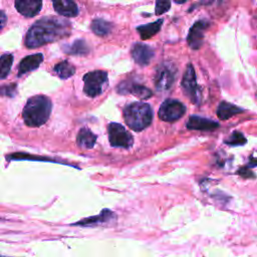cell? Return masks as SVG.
I'll return each instance as SVG.
<instances>
[{
    "instance_id": "6da1fadb",
    "label": "cell",
    "mask_w": 257,
    "mask_h": 257,
    "mask_svg": "<svg viewBox=\"0 0 257 257\" xmlns=\"http://www.w3.org/2000/svg\"><path fill=\"white\" fill-rule=\"evenodd\" d=\"M69 33V22L55 17H44L30 27L25 37V45L28 48H36L61 39Z\"/></svg>"
},
{
    "instance_id": "7a4b0ae2",
    "label": "cell",
    "mask_w": 257,
    "mask_h": 257,
    "mask_svg": "<svg viewBox=\"0 0 257 257\" xmlns=\"http://www.w3.org/2000/svg\"><path fill=\"white\" fill-rule=\"evenodd\" d=\"M52 108L51 100L42 94L30 97L22 112V116L26 125L37 127L44 124L50 116Z\"/></svg>"
},
{
    "instance_id": "3957f363",
    "label": "cell",
    "mask_w": 257,
    "mask_h": 257,
    "mask_svg": "<svg viewBox=\"0 0 257 257\" xmlns=\"http://www.w3.org/2000/svg\"><path fill=\"white\" fill-rule=\"evenodd\" d=\"M123 118L128 127L141 132L152 123L153 109L146 102H132L123 108Z\"/></svg>"
},
{
    "instance_id": "277c9868",
    "label": "cell",
    "mask_w": 257,
    "mask_h": 257,
    "mask_svg": "<svg viewBox=\"0 0 257 257\" xmlns=\"http://www.w3.org/2000/svg\"><path fill=\"white\" fill-rule=\"evenodd\" d=\"M107 72L104 70H93L83 76V91L90 97L97 96L102 93L107 85Z\"/></svg>"
},
{
    "instance_id": "5b68a950",
    "label": "cell",
    "mask_w": 257,
    "mask_h": 257,
    "mask_svg": "<svg viewBox=\"0 0 257 257\" xmlns=\"http://www.w3.org/2000/svg\"><path fill=\"white\" fill-rule=\"evenodd\" d=\"M178 73L177 67L171 62L161 63L156 70L154 76L155 87L158 91H167L169 90L176 80Z\"/></svg>"
},
{
    "instance_id": "8992f818",
    "label": "cell",
    "mask_w": 257,
    "mask_h": 257,
    "mask_svg": "<svg viewBox=\"0 0 257 257\" xmlns=\"http://www.w3.org/2000/svg\"><path fill=\"white\" fill-rule=\"evenodd\" d=\"M182 88L184 93L190 98V100L194 103H200L201 100V91L200 87L197 83L196 72L193 65L190 63L187 65V68L184 72L182 82Z\"/></svg>"
},
{
    "instance_id": "52a82bcc",
    "label": "cell",
    "mask_w": 257,
    "mask_h": 257,
    "mask_svg": "<svg viewBox=\"0 0 257 257\" xmlns=\"http://www.w3.org/2000/svg\"><path fill=\"white\" fill-rule=\"evenodd\" d=\"M108 140L112 147L128 149L134 144L133 136L119 123L110 122L107 126Z\"/></svg>"
},
{
    "instance_id": "ba28073f",
    "label": "cell",
    "mask_w": 257,
    "mask_h": 257,
    "mask_svg": "<svg viewBox=\"0 0 257 257\" xmlns=\"http://www.w3.org/2000/svg\"><path fill=\"white\" fill-rule=\"evenodd\" d=\"M186 112V106L183 102L177 99H166L160 109L159 117L164 121H175L181 118Z\"/></svg>"
},
{
    "instance_id": "9c48e42d",
    "label": "cell",
    "mask_w": 257,
    "mask_h": 257,
    "mask_svg": "<svg viewBox=\"0 0 257 257\" xmlns=\"http://www.w3.org/2000/svg\"><path fill=\"white\" fill-rule=\"evenodd\" d=\"M117 92L122 93V94L132 93L135 96L139 97L140 99H148L153 95V91L150 88H148L147 86H145L141 83L128 81V80H125L118 84Z\"/></svg>"
},
{
    "instance_id": "30bf717a",
    "label": "cell",
    "mask_w": 257,
    "mask_h": 257,
    "mask_svg": "<svg viewBox=\"0 0 257 257\" xmlns=\"http://www.w3.org/2000/svg\"><path fill=\"white\" fill-rule=\"evenodd\" d=\"M208 26L209 23L207 21L199 20L191 27L187 37V41L192 49H199L201 47L204 40V33Z\"/></svg>"
},
{
    "instance_id": "8fae6325",
    "label": "cell",
    "mask_w": 257,
    "mask_h": 257,
    "mask_svg": "<svg viewBox=\"0 0 257 257\" xmlns=\"http://www.w3.org/2000/svg\"><path fill=\"white\" fill-rule=\"evenodd\" d=\"M131 52H132V56H133L134 60L142 66L148 65L151 62V60L155 54L152 47H150L149 45L143 44V43L134 44Z\"/></svg>"
},
{
    "instance_id": "7c38bea8",
    "label": "cell",
    "mask_w": 257,
    "mask_h": 257,
    "mask_svg": "<svg viewBox=\"0 0 257 257\" xmlns=\"http://www.w3.org/2000/svg\"><path fill=\"white\" fill-rule=\"evenodd\" d=\"M15 8L25 17H34L42 8V0H15Z\"/></svg>"
},
{
    "instance_id": "4fadbf2b",
    "label": "cell",
    "mask_w": 257,
    "mask_h": 257,
    "mask_svg": "<svg viewBox=\"0 0 257 257\" xmlns=\"http://www.w3.org/2000/svg\"><path fill=\"white\" fill-rule=\"evenodd\" d=\"M187 127L195 131L212 132L219 127V123L213 119L199 115H191L187 121Z\"/></svg>"
},
{
    "instance_id": "5bb4252c",
    "label": "cell",
    "mask_w": 257,
    "mask_h": 257,
    "mask_svg": "<svg viewBox=\"0 0 257 257\" xmlns=\"http://www.w3.org/2000/svg\"><path fill=\"white\" fill-rule=\"evenodd\" d=\"M112 220H115V214L105 209V210H102L99 215L83 219L73 225L74 226H99V225L111 224Z\"/></svg>"
},
{
    "instance_id": "9a60e30c",
    "label": "cell",
    "mask_w": 257,
    "mask_h": 257,
    "mask_svg": "<svg viewBox=\"0 0 257 257\" xmlns=\"http://www.w3.org/2000/svg\"><path fill=\"white\" fill-rule=\"evenodd\" d=\"M54 10L64 17H75L78 8L73 0H51Z\"/></svg>"
},
{
    "instance_id": "2e32d148",
    "label": "cell",
    "mask_w": 257,
    "mask_h": 257,
    "mask_svg": "<svg viewBox=\"0 0 257 257\" xmlns=\"http://www.w3.org/2000/svg\"><path fill=\"white\" fill-rule=\"evenodd\" d=\"M43 61V55L41 53L31 54L24 57L18 66V74L22 75L29 71H32L39 67L40 63Z\"/></svg>"
},
{
    "instance_id": "e0dca14e",
    "label": "cell",
    "mask_w": 257,
    "mask_h": 257,
    "mask_svg": "<svg viewBox=\"0 0 257 257\" xmlns=\"http://www.w3.org/2000/svg\"><path fill=\"white\" fill-rule=\"evenodd\" d=\"M95 142L96 136L90 130L86 127H82L79 130L76 137V143L78 147L82 149H91L93 148Z\"/></svg>"
},
{
    "instance_id": "ac0fdd59",
    "label": "cell",
    "mask_w": 257,
    "mask_h": 257,
    "mask_svg": "<svg viewBox=\"0 0 257 257\" xmlns=\"http://www.w3.org/2000/svg\"><path fill=\"white\" fill-rule=\"evenodd\" d=\"M242 111H244V109H242L241 107L227 101H222L220 102L216 113L220 119H228L235 114L241 113Z\"/></svg>"
},
{
    "instance_id": "d6986e66",
    "label": "cell",
    "mask_w": 257,
    "mask_h": 257,
    "mask_svg": "<svg viewBox=\"0 0 257 257\" xmlns=\"http://www.w3.org/2000/svg\"><path fill=\"white\" fill-rule=\"evenodd\" d=\"M162 24H163V19H159L153 23H149V24H146V25H142V26H139L137 28L138 32L140 33V36L143 40H146V39H149L151 38L152 36L156 35L161 27H162Z\"/></svg>"
},
{
    "instance_id": "ffe728a7",
    "label": "cell",
    "mask_w": 257,
    "mask_h": 257,
    "mask_svg": "<svg viewBox=\"0 0 257 257\" xmlns=\"http://www.w3.org/2000/svg\"><path fill=\"white\" fill-rule=\"evenodd\" d=\"M63 51L73 55H84L88 53L89 48L83 39H76L71 44L63 46Z\"/></svg>"
},
{
    "instance_id": "44dd1931",
    "label": "cell",
    "mask_w": 257,
    "mask_h": 257,
    "mask_svg": "<svg viewBox=\"0 0 257 257\" xmlns=\"http://www.w3.org/2000/svg\"><path fill=\"white\" fill-rule=\"evenodd\" d=\"M90 28L94 34H96L98 36H105L110 32L112 25H111V23H109L106 20L97 18L91 22Z\"/></svg>"
},
{
    "instance_id": "7402d4cb",
    "label": "cell",
    "mask_w": 257,
    "mask_h": 257,
    "mask_svg": "<svg viewBox=\"0 0 257 257\" xmlns=\"http://www.w3.org/2000/svg\"><path fill=\"white\" fill-rule=\"evenodd\" d=\"M54 71L60 78L66 79L75 73V67L68 61L64 60V61L57 63L54 66Z\"/></svg>"
},
{
    "instance_id": "603a6c76",
    "label": "cell",
    "mask_w": 257,
    "mask_h": 257,
    "mask_svg": "<svg viewBox=\"0 0 257 257\" xmlns=\"http://www.w3.org/2000/svg\"><path fill=\"white\" fill-rule=\"evenodd\" d=\"M13 59L14 57L11 53H6L0 56V80L4 79L8 75L13 63Z\"/></svg>"
},
{
    "instance_id": "cb8c5ba5",
    "label": "cell",
    "mask_w": 257,
    "mask_h": 257,
    "mask_svg": "<svg viewBox=\"0 0 257 257\" xmlns=\"http://www.w3.org/2000/svg\"><path fill=\"white\" fill-rule=\"evenodd\" d=\"M247 140L244 138V136L239 132H234L228 140L225 141V143L229 146H243L246 144Z\"/></svg>"
},
{
    "instance_id": "d4e9b609",
    "label": "cell",
    "mask_w": 257,
    "mask_h": 257,
    "mask_svg": "<svg viewBox=\"0 0 257 257\" xmlns=\"http://www.w3.org/2000/svg\"><path fill=\"white\" fill-rule=\"evenodd\" d=\"M171 8L170 0H157L156 1V14L161 15L166 13Z\"/></svg>"
},
{
    "instance_id": "484cf974",
    "label": "cell",
    "mask_w": 257,
    "mask_h": 257,
    "mask_svg": "<svg viewBox=\"0 0 257 257\" xmlns=\"http://www.w3.org/2000/svg\"><path fill=\"white\" fill-rule=\"evenodd\" d=\"M16 90V85L15 84H9V85H5L0 87V93L3 95H8V96H12L14 94Z\"/></svg>"
},
{
    "instance_id": "4316f807",
    "label": "cell",
    "mask_w": 257,
    "mask_h": 257,
    "mask_svg": "<svg viewBox=\"0 0 257 257\" xmlns=\"http://www.w3.org/2000/svg\"><path fill=\"white\" fill-rule=\"evenodd\" d=\"M6 23H7V16L5 12L0 11V31L6 26Z\"/></svg>"
},
{
    "instance_id": "83f0119b",
    "label": "cell",
    "mask_w": 257,
    "mask_h": 257,
    "mask_svg": "<svg viewBox=\"0 0 257 257\" xmlns=\"http://www.w3.org/2000/svg\"><path fill=\"white\" fill-rule=\"evenodd\" d=\"M176 3H179V4H182V3H184V2H187V1H189V0H174Z\"/></svg>"
}]
</instances>
